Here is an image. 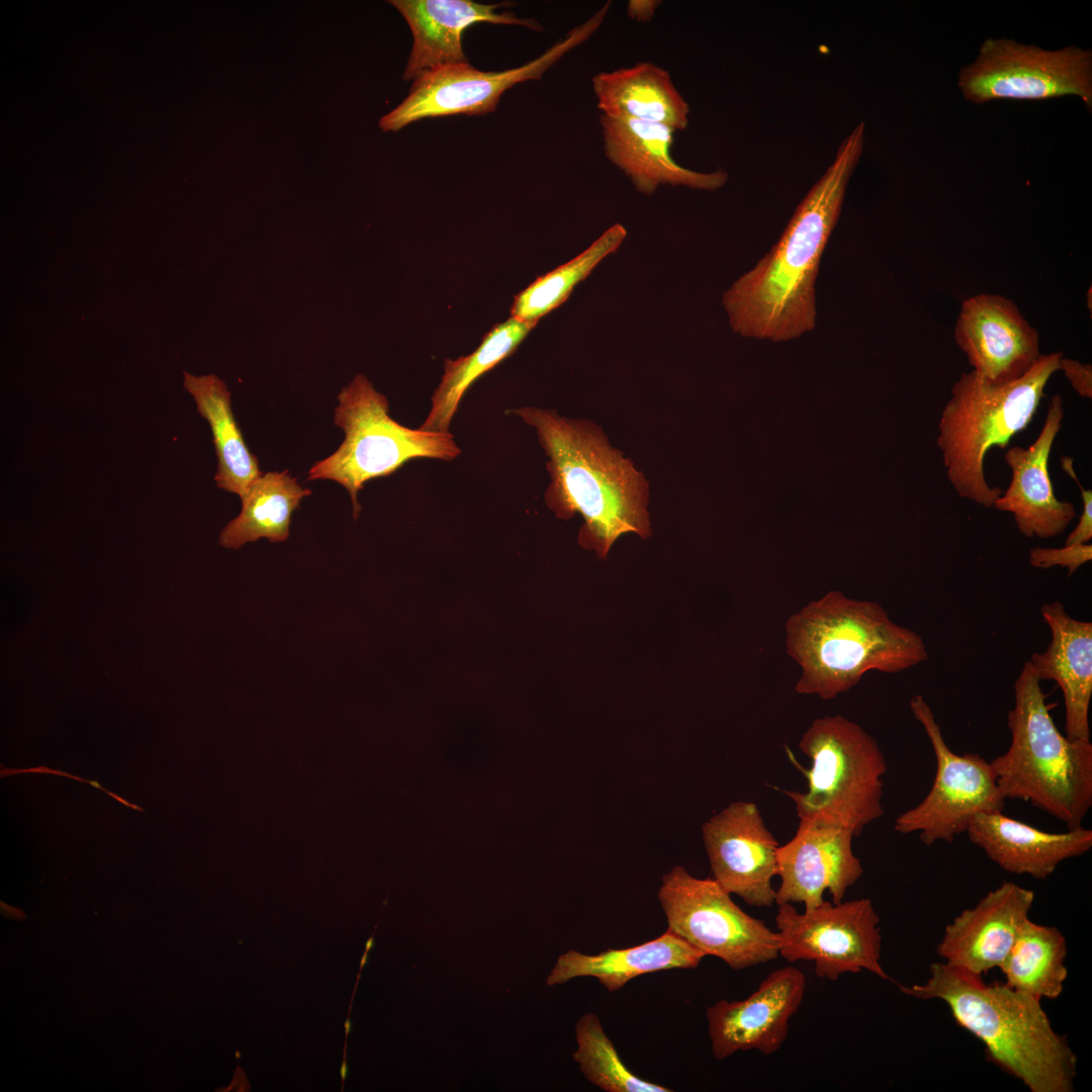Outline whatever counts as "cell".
Masks as SVG:
<instances>
[{"instance_id": "cell-9", "label": "cell", "mask_w": 1092, "mask_h": 1092, "mask_svg": "<svg viewBox=\"0 0 1092 1092\" xmlns=\"http://www.w3.org/2000/svg\"><path fill=\"white\" fill-rule=\"evenodd\" d=\"M658 901L667 929L705 956L743 970L779 957V934L745 913L713 878L675 866L661 879Z\"/></svg>"}, {"instance_id": "cell-3", "label": "cell", "mask_w": 1092, "mask_h": 1092, "mask_svg": "<svg viewBox=\"0 0 1092 1092\" xmlns=\"http://www.w3.org/2000/svg\"><path fill=\"white\" fill-rule=\"evenodd\" d=\"M898 987L917 999L944 1002L958 1025L983 1042L990 1061L1031 1092L1074 1090L1077 1056L1040 1000L943 962L930 966L924 983Z\"/></svg>"}, {"instance_id": "cell-26", "label": "cell", "mask_w": 1092, "mask_h": 1092, "mask_svg": "<svg viewBox=\"0 0 1092 1092\" xmlns=\"http://www.w3.org/2000/svg\"><path fill=\"white\" fill-rule=\"evenodd\" d=\"M183 386L210 427L217 456V487L243 498L262 472L235 419L226 384L214 374L195 376L185 371Z\"/></svg>"}, {"instance_id": "cell-1", "label": "cell", "mask_w": 1092, "mask_h": 1092, "mask_svg": "<svg viewBox=\"0 0 1092 1092\" xmlns=\"http://www.w3.org/2000/svg\"><path fill=\"white\" fill-rule=\"evenodd\" d=\"M863 139L861 122L842 141L834 161L798 204L769 252L724 292L732 331L745 338L784 342L815 328L820 261Z\"/></svg>"}, {"instance_id": "cell-25", "label": "cell", "mask_w": 1092, "mask_h": 1092, "mask_svg": "<svg viewBox=\"0 0 1092 1092\" xmlns=\"http://www.w3.org/2000/svg\"><path fill=\"white\" fill-rule=\"evenodd\" d=\"M592 82L604 115L663 124L675 131L689 124V104L668 72L651 63L602 72Z\"/></svg>"}, {"instance_id": "cell-16", "label": "cell", "mask_w": 1092, "mask_h": 1092, "mask_svg": "<svg viewBox=\"0 0 1092 1092\" xmlns=\"http://www.w3.org/2000/svg\"><path fill=\"white\" fill-rule=\"evenodd\" d=\"M853 837L842 827L800 820L793 838L777 850V905L802 903L809 911L824 902L826 890L833 903H840L863 874Z\"/></svg>"}, {"instance_id": "cell-40", "label": "cell", "mask_w": 1092, "mask_h": 1092, "mask_svg": "<svg viewBox=\"0 0 1092 1092\" xmlns=\"http://www.w3.org/2000/svg\"><path fill=\"white\" fill-rule=\"evenodd\" d=\"M368 952H369V951L365 950V952H364V953H363V956H362V959H361V962H360V971H361V970L363 969L364 965H365V964H366V962H367V956H368Z\"/></svg>"}, {"instance_id": "cell-34", "label": "cell", "mask_w": 1092, "mask_h": 1092, "mask_svg": "<svg viewBox=\"0 0 1092 1092\" xmlns=\"http://www.w3.org/2000/svg\"><path fill=\"white\" fill-rule=\"evenodd\" d=\"M1059 370H1062L1070 382L1072 388L1084 398H1092V367L1091 364L1081 363L1077 360L1062 358L1059 362Z\"/></svg>"}, {"instance_id": "cell-12", "label": "cell", "mask_w": 1092, "mask_h": 1092, "mask_svg": "<svg viewBox=\"0 0 1092 1092\" xmlns=\"http://www.w3.org/2000/svg\"><path fill=\"white\" fill-rule=\"evenodd\" d=\"M779 956L793 964L814 962L817 977L836 981L845 973L869 971L889 979L881 965L880 917L869 898L831 903L800 913L778 905Z\"/></svg>"}, {"instance_id": "cell-11", "label": "cell", "mask_w": 1092, "mask_h": 1092, "mask_svg": "<svg viewBox=\"0 0 1092 1092\" xmlns=\"http://www.w3.org/2000/svg\"><path fill=\"white\" fill-rule=\"evenodd\" d=\"M610 3L571 29L566 37L527 64L500 72H483L467 62L428 71L416 80L407 96L381 117L384 131H397L424 118L455 114L483 115L495 110L503 93L514 85L540 79L566 53L584 42L604 22Z\"/></svg>"}, {"instance_id": "cell-19", "label": "cell", "mask_w": 1092, "mask_h": 1092, "mask_svg": "<svg viewBox=\"0 0 1092 1092\" xmlns=\"http://www.w3.org/2000/svg\"><path fill=\"white\" fill-rule=\"evenodd\" d=\"M1063 398L1050 400L1042 429L1028 447L1013 446L1004 454L1012 476L993 507L1012 514L1020 534L1052 538L1062 534L1076 517L1075 506L1057 498L1049 472V458L1064 420Z\"/></svg>"}, {"instance_id": "cell-21", "label": "cell", "mask_w": 1092, "mask_h": 1092, "mask_svg": "<svg viewBox=\"0 0 1092 1092\" xmlns=\"http://www.w3.org/2000/svg\"><path fill=\"white\" fill-rule=\"evenodd\" d=\"M404 17L414 42L403 80H416L433 69L466 63L462 33L473 23L516 24L541 29L532 19L511 12L497 13L502 4H481L471 0H392Z\"/></svg>"}, {"instance_id": "cell-36", "label": "cell", "mask_w": 1092, "mask_h": 1092, "mask_svg": "<svg viewBox=\"0 0 1092 1092\" xmlns=\"http://www.w3.org/2000/svg\"><path fill=\"white\" fill-rule=\"evenodd\" d=\"M658 1L653 0H635L630 1L628 4V15L630 18L637 21H649L659 5Z\"/></svg>"}, {"instance_id": "cell-27", "label": "cell", "mask_w": 1092, "mask_h": 1092, "mask_svg": "<svg viewBox=\"0 0 1092 1092\" xmlns=\"http://www.w3.org/2000/svg\"><path fill=\"white\" fill-rule=\"evenodd\" d=\"M536 323L510 317L487 332L475 351L444 361V372L431 397L430 412L419 427L429 432H449L466 390L481 375L511 356Z\"/></svg>"}, {"instance_id": "cell-5", "label": "cell", "mask_w": 1092, "mask_h": 1092, "mask_svg": "<svg viewBox=\"0 0 1092 1092\" xmlns=\"http://www.w3.org/2000/svg\"><path fill=\"white\" fill-rule=\"evenodd\" d=\"M1029 661L1014 684L1007 715L1008 749L990 761L1004 799L1051 814L1068 829L1082 826L1092 806V743L1061 733Z\"/></svg>"}, {"instance_id": "cell-14", "label": "cell", "mask_w": 1092, "mask_h": 1092, "mask_svg": "<svg viewBox=\"0 0 1092 1092\" xmlns=\"http://www.w3.org/2000/svg\"><path fill=\"white\" fill-rule=\"evenodd\" d=\"M702 833L712 878L727 893L754 907L776 903L779 843L755 803L729 804L703 825Z\"/></svg>"}, {"instance_id": "cell-32", "label": "cell", "mask_w": 1092, "mask_h": 1092, "mask_svg": "<svg viewBox=\"0 0 1092 1092\" xmlns=\"http://www.w3.org/2000/svg\"><path fill=\"white\" fill-rule=\"evenodd\" d=\"M1091 559V543L1065 545L1062 548L1034 547L1029 550L1028 556L1029 564L1033 567L1041 569L1054 566L1066 567L1069 576Z\"/></svg>"}, {"instance_id": "cell-37", "label": "cell", "mask_w": 1092, "mask_h": 1092, "mask_svg": "<svg viewBox=\"0 0 1092 1092\" xmlns=\"http://www.w3.org/2000/svg\"><path fill=\"white\" fill-rule=\"evenodd\" d=\"M348 1073H349L348 1064H347L346 1060H343V1063H342L341 1069H340V1075H341V1078H342V1090H343V1087H344V1082L348 1077Z\"/></svg>"}, {"instance_id": "cell-18", "label": "cell", "mask_w": 1092, "mask_h": 1092, "mask_svg": "<svg viewBox=\"0 0 1092 1092\" xmlns=\"http://www.w3.org/2000/svg\"><path fill=\"white\" fill-rule=\"evenodd\" d=\"M1034 901L1032 890L1004 882L946 925L937 953L943 963L976 977L1000 968Z\"/></svg>"}, {"instance_id": "cell-41", "label": "cell", "mask_w": 1092, "mask_h": 1092, "mask_svg": "<svg viewBox=\"0 0 1092 1092\" xmlns=\"http://www.w3.org/2000/svg\"><path fill=\"white\" fill-rule=\"evenodd\" d=\"M1089 309L1091 310V288L1089 289Z\"/></svg>"}, {"instance_id": "cell-28", "label": "cell", "mask_w": 1092, "mask_h": 1092, "mask_svg": "<svg viewBox=\"0 0 1092 1092\" xmlns=\"http://www.w3.org/2000/svg\"><path fill=\"white\" fill-rule=\"evenodd\" d=\"M311 493L287 470L262 473L241 498L242 510L220 532L219 544L239 549L247 542L267 538L282 542L289 536L292 512Z\"/></svg>"}, {"instance_id": "cell-39", "label": "cell", "mask_w": 1092, "mask_h": 1092, "mask_svg": "<svg viewBox=\"0 0 1092 1092\" xmlns=\"http://www.w3.org/2000/svg\"><path fill=\"white\" fill-rule=\"evenodd\" d=\"M373 934H374V933H373ZM373 934H372V935H371V937H370V938H369V939H368V940L366 941V944H365V950H367V951L371 950V949H372V947L374 946V940H373V938H374V935H373Z\"/></svg>"}, {"instance_id": "cell-35", "label": "cell", "mask_w": 1092, "mask_h": 1092, "mask_svg": "<svg viewBox=\"0 0 1092 1092\" xmlns=\"http://www.w3.org/2000/svg\"><path fill=\"white\" fill-rule=\"evenodd\" d=\"M23 772L52 774V775H57V776H63V777L71 778V779H73V780H75V781H80V782H83V783H88V784H90V785H91V786H92L93 788H95V789H98V790H101V791H103V792H104V793H106V794H107V795H108L109 797H111V798H113L114 800L118 801V802H119V803H121L122 805H124V806H126V807H129V808H131V809H133V810H135V811L144 812V809H143L142 807H139V806H138V805H135V804H131V803L127 802V801H126L125 799H123V798H121V797H119V796L115 795L114 793H112V792H110V791H107V790H106L105 788H103V787H102V786H101V785H100V784H99V783H98L97 781H89V780L81 779V778H79V777H77V776H73V775H71V774H68V772H65V771H63V770H59V769H51V768H49V767H47V766L30 767V768H23V769H9V768H3V766L1 765V778H3V777H7V776H9V775H15V774H23Z\"/></svg>"}, {"instance_id": "cell-4", "label": "cell", "mask_w": 1092, "mask_h": 1092, "mask_svg": "<svg viewBox=\"0 0 1092 1092\" xmlns=\"http://www.w3.org/2000/svg\"><path fill=\"white\" fill-rule=\"evenodd\" d=\"M786 650L801 668L799 695L832 700L871 670L897 673L928 658L915 631L892 621L877 602L830 590L791 615Z\"/></svg>"}, {"instance_id": "cell-10", "label": "cell", "mask_w": 1092, "mask_h": 1092, "mask_svg": "<svg viewBox=\"0 0 1092 1092\" xmlns=\"http://www.w3.org/2000/svg\"><path fill=\"white\" fill-rule=\"evenodd\" d=\"M910 709L929 738L936 771L928 794L896 818L894 829L901 834L918 832L925 845L951 843L967 832L977 814L1003 812L1005 799L989 761L978 753L958 754L948 747L921 695L911 698Z\"/></svg>"}, {"instance_id": "cell-22", "label": "cell", "mask_w": 1092, "mask_h": 1092, "mask_svg": "<svg viewBox=\"0 0 1092 1092\" xmlns=\"http://www.w3.org/2000/svg\"><path fill=\"white\" fill-rule=\"evenodd\" d=\"M970 840L1003 871L1043 880L1064 860L1092 847V830L1083 826L1065 832H1046L1005 816L981 812L967 832Z\"/></svg>"}, {"instance_id": "cell-38", "label": "cell", "mask_w": 1092, "mask_h": 1092, "mask_svg": "<svg viewBox=\"0 0 1092 1092\" xmlns=\"http://www.w3.org/2000/svg\"><path fill=\"white\" fill-rule=\"evenodd\" d=\"M344 1027H345V1034H346V1039H345V1044H346V1042H347V1037H348V1034H349V1032H350V1030H351V1027H352V1024H351V1021H350V1018H349V1016L347 1017V1019H346V1021H345Z\"/></svg>"}, {"instance_id": "cell-8", "label": "cell", "mask_w": 1092, "mask_h": 1092, "mask_svg": "<svg viewBox=\"0 0 1092 1092\" xmlns=\"http://www.w3.org/2000/svg\"><path fill=\"white\" fill-rule=\"evenodd\" d=\"M334 423L345 434L339 448L315 462L308 480L329 479L350 494L356 519L358 492L369 480L384 477L417 458L451 461L461 449L450 432L411 429L389 416V403L369 379L357 374L338 394Z\"/></svg>"}, {"instance_id": "cell-23", "label": "cell", "mask_w": 1092, "mask_h": 1092, "mask_svg": "<svg viewBox=\"0 0 1092 1092\" xmlns=\"http://www.w3.org/2000/svg\"><path fill=\"white\" fill-rule=\"evenodd\" d=\"M1052 640L1030 664L1039 680H1054L1065 703V732L1071 739H1090L1089 706L1092 697V623L1071 617L1055 601L1040 608Z\"/></svg>"}, {"instance_id": "cell-24", "label": "cell", "mask_w": 1092, "mask_h": 1092, "mask_svg": "<svg viewBox=\"0 0 1092 1092\" xmlns=\"http://www.w3.org/2000/svg\"><path fill=\"white\" fill-rule=\"evenodd\" d=\"M706 956L666 930L655 939L628 948H608L597 954L569 949L560 954L546 984H563L578 977L596 978L609 992L648 973L694 969Z\"/></svg>"}, {"instance_id": "cell-15", "label": "cell", "mask_w": 1092, "mask_h": 1092, "mask_svg": "<svg viewBox=\"0 0 1092 1092\" xmlns=\"http://www.w3.org/2000/svg\"><path fill=\"white\" fill-rule=\"evenodd\" d=\"M806 990L805 975L795 967L768 974L743 1000L717 1001L707 1009L709 1036L715 1059L756 1050L769 1056L786 1041L789 1022Z\"/></svg>"}, {"instance_id": "cell-7", "label": "cell", "mask_w": 1092, "mask_h": 1092, "mask_svg": "<svg viewBox=\"0 0 1092 1092\" xmlns=\"http://www.w3.org/2000/svg\"><path fill=\"white\" fill-rule=\"evenodd\" d=\"M799 748L811 759L802 768L806 792L788 791L800 820L842 827L854 837L881 818L885 755L861 726L841 715L815 719Z\"/></svg>"}, {"instance_id": "cell-31", "label": "cell", "mask_w": 1092, "mask_h": 1092, "mask_svg": "<svg viewBox=\"0 0 1092 1092\" xmlns=\"http://www.w3.org/2000/svg\"><path fill=\"white\" fill-rule=\"evenodd\" d=\"M577 1050L573 1060L584 1077L606 1092H670L671 1089L636 1076L619 1057L595 1013L581 1015L575 1024Z\"/></svg>"}, {"instance_id": "cell-17", "label": "cell", "mask_w": 1092, "mask_h": 1092, "mask_svg": "<svg viewBox=\"0 0 1092 1092\" xmlns=\"http://www.w3.org/2000/svg\"><path fill=\"white\" fill-rule=\"evenodd\" d=\"M954 339L973 371L996 383L1025 375L1039 356V334L1007 297L981 293L961 307Z\"/></svg>"}, {"instance_id": "cell-2", "label": "cell", "mask_w": 1092, "mask_h": 1092, "mask_svg": "<svg viewBox=\"0 0 1092 1092\" xmlns=\"http://www.w3.org/2000/svg\"><path fill=\"white\" fill-rule=\"evenodd\" d=\"M510 413L536 430L548 457L547 507L560 519L582 517L580 546L606 558L621 535H651L648 482L600 427L533 406Z\"/></svg>"}, {"instance_id": "cell-13", "label": "cell", "mask_w": 1092, "mask_h": 1092, "mask_svg": "<svg viewBox=\"0 0 1092 1092\" xmlns=\"http://www.w3.org/2000/svg\"><path fill=\"white\" fill-rule=\"evenodd\" d=\"M959 87L972 102L1076 95L1092 104V54L1067 47L1045 51L1007 38H988L977 60L961 70Z\"/></svg>"}, {"instance_id": "cell-29", "label": "cell", "mask_w": 1092, "mask_h": 1092, "mask_svg": "<svg viewBox=\"0 0 1092 1092\" xmlns=\"http://www.w3.org/2000/svg\"><path fill=\"white\" fill-rule=\"evenodd\" d=\"M1067 942L1055 926L1028 919L1000 966L1005 984L1038 1000L1057 999L1068 977Z\"/></svg>"}, {"instance_id": "cell-33", "label": "cell", "mask_w": 1092, "mask_h": 1092, "mask_svg": "<svg viewBox=\"0 0 1092 1092\" xmlns=\"http://www.w3.org/2000/svg\"><path fill=\"white\" fill-rule=\"evenodd\" d=\"M1061 463L1063 470L1076 482L1083 502V510L1079 522L1067 537L1065 545L1085 544L1090 542L1092 538V490L1086 489L1080 482L1075 472L1072 458L1063 457Z\"/></svg>"}, {"instance_id": "cell-20", "label": "cell", "mask_w": 1092, "mask_h": 1092, "mask_svg": "<svg viewBox=\"0 0 1092 1092\" xmlns=\"http://www.w3.org/2000/svg\"><path fill=\"white\" fill-rule=\"evenodd\" d=\"M600 121L607 158L639 192L651 194L660 185L714 191L727 182L724 171L702 173L677 164L670 153L675 130L666 125L604 114Z\"/></svg>"}, {"instance_id": "cell-30", "label": "cell", "mask_w": 1092, "mask_h": 1092, "mask_svg": "<svg viewBox=\"0 0 1092 1092\" xmlns=\"http://www.w3.org/2000/svg\"><path fill=\"white\" fill-rule=\"evenodd\" d=\"M626 235L625 228L615 223L575 258L535 279L515 296L511 317L537 324L560 306L603 259L617 251Z\"/></svg>"}, {"instance_id": "cell-6", "label": "cell", "mask_w": 1092, "mask_h": 1092, "mask_svg": "<svg viewBox=\"0 0 1092 1092\" xmlns=\"http://www.w3.org/2000/svg\"><path fill=\"white\" fill-rule=\"evenodd\" d=\"M1061 358L1059 352L1041 354L1025 375L1011 382H992L973 370L954 382L941 411L936 442L959 496L993 507L1002 490L986 480V455L993 447L1005 449L1029 426Z\"/></svg>"}]
</instances>
